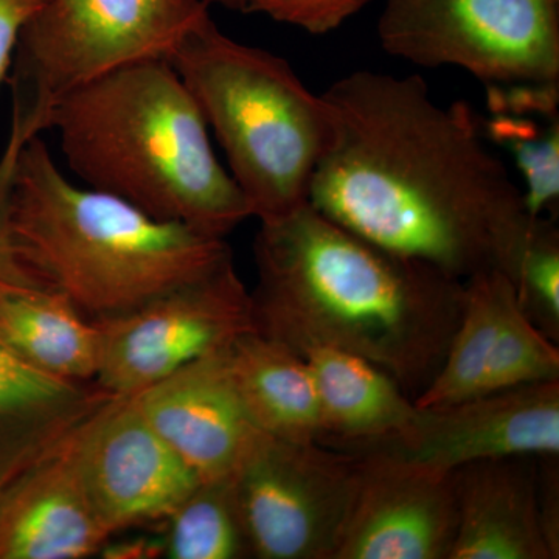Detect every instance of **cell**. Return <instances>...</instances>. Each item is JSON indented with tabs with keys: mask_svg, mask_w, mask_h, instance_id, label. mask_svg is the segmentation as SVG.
<instances>
[{
	"mask_svg": "<svg viewBox=\"0 0 559 559\" xmlns=\"http://www.w3.org/2000/svg\"><path fill=\"white\" fill-rule=\"evenodd\" d=\"M333 140L308 202L390 252L460 282L514 283L535 219L468 103L443 108L419 75L358 70L323 92Z\"/></svg>",
	"mask_w": 559,
	"mask_h": 559,
	"instance_id": "1",
	"label": "cell"
},
{
	"mask_svg": "<svg viewBox=\"0 0 559 559\" xmlns=\"http://www.w3.org/2000/svg\"><path fill=\"white\" fill-rule=\"evenodd\" d=\"M259 333L310 334L369 360L417 400L462 318L465 282L374 245L310 202L260 221L253 241Z\"/></svg>",
	"mask_w": 559,
	"mask_h": 559,
	"instance_id": "2",
	"label": "cell"
},
{
	"mask_svg": "<svg viewBox=\"0 0 559 559\" xmlns=\"http://www.w3.org/2000/svg\"><path fill=\"white\" fill-rule=\"evenodd\" d=\"M49 130L84 186L153 218L218 238L252 218L170 60L134 62L70 92Z\"/></svg>",
	"mask_w": 559,
	"mask_h": 559,
	"instance_id": "3",
	"label": "cell"
},
{
	"mask_svg": "<svg viewBox=\"0 0 559 559\" xmlns=\"http://www.w3.org/2000/svg\"><path fill=\"white\" fill-rule=\"evenodd\" d=\"M13 224L28 266L91 320L138 310L234 259L226 238L76 186L43 135L22 146Z\"/></svg>",
	"mask_w": 559,
	"mask_h": 559,
	"instance_id": "4",
	"label": "cell"
},
{
	"mask_svg": "<svg viewBox=\"0 0 559 559\" xmlns=\"http://www.w3.org/2000/svg\"><path fill=\"white\" fill-rule=\"evenodd\" d=\"M216 139L253 218L307 204L312 176L333 140V116L285 58L248 46L202 20L171 57Z\"/></svg>",
	"mask_w": 559,
	"mask_h": 559,
	"instance_id": "5",
	"label": "cell"
},
{
	"mask_svg": "<svg viewBox=\"0 0 559 559\" xmlns=\"http://www.w3.org/2000/svg\"><path fill=\"white\" fill-rule=\"evenodd\" d=\"M209 9L204 0H47L22 31L7 79L11 130L31 142L70 92L134 62L171 60Z\"/></svg>",
	"mask_w": 559,
	"mask_h": 559,
	"instance_id": "6",
	"label": "cell"
},
{
	"mask_svg": "<svg viewBox=\"0 0 559 559\" xmlns=\"http://www.w3.org/2000/svg\"><path fill=\"white\" fill-rule=\"evenodd\" d=\"M378 38L390 57L485 86L559 81V0H384Z\"/></svg>",
	"mask_w": 559,
	"mask_h": 559,
	"instance_id": "7",
	"label": "cell"
},
{
	"mask_svg": "<svg viewBox=\"0 0 559 559\" xmlns=\"http://www.w3.org/2000/svg\"><path fill=\"white\" fill-rule=\"evenodd\" d=\"M358 476V455L264 436L235 491L257 559H334Z\"/></svg>",
	"mask_w": 559,
	"mask_h": 559,
	"instance_id": "8",
	"label": "cell"
},
{
	"mask_svg": "<svg viewBox=\"0 0 559 559\" xmlns=\"http://www.w3.org/2000/svg\"><path fill=\"white\" fill-rule=\"evenodd\" d=\"M95 322L102 330L95 384L116 396L135 395L257 331L252 299L234 259L138 310Z\"/></svg>",
	"mask_w": 559,
	"mask_h": 559,
	"instance_id": "9",
	"label": "cell"
},
{
	"mask_svg": "<svg viewBox=\"0 0 559 559\" xmlns=\"http://www.w3.org/2000/svg\"><path fill=\"white\" fill-rule=\"evenodd\" d=\"M80 457L87 492L110 538L164 524L200 481L131 395L112 396L87 419Z\"/></svg>",
	"mask_w": 559,
	"mask_h": 559,
	"instance_id": "10",
	"label": "cell"
},
{
	"mask_svg": "<svg viewBox=\"0 0 559 559\" xmlns=\"http://www.w3.org/2000/svg\"><path fill=\"white\" fill-rule=\"evenodd\" d=\"M356 455L355 492L334 559H450L455 536L450 473L392 451Z\"/></svg>",
	"mask_w": 559,
	"mask_h": 559,
	"instance_id": "11",
	"label": "cell"
},
{
	"mask_svg": "<svg viewBox=\"0 0 559 559\" xmlns=\"http://www.w3.org/2000/svg\"><path fill=\"white\" fill-rule=\"evenodd\" d=\"M378 450L450 471L474 460L559 455V381L480 393L418 407L406 436Z\"/></svg>",
	"mask_w": 559,
	"mask_h": 559,
	"instance_id": "12",
	"label": "cell"
},
{
	"mask_svg": "<svg viewBox=\"0 0 559 559\" xmlns=\"http://www.w3.org/2000/svg\"><path fill=\"white\" fill-rule=\"evenodd\" d=\"M229 348L187 364L131 395L200 480L234 477L266 436L242 403L231 377Z\"/></svg>",
	"mask_w": 559,
	"mask_h": 559,
	"instance_id": "13",
	"label": "cell"
},
{
	"mask_svg": "<svg viewBox=\"0 0 559 559\" xmlns=\"http://www.w3.org/2000/svg\"><path fill=\"white\" fill-rule=\"evenodd\" d=\"M86 421L0 489V559L90 558L112 539L81 471Z\"/></svg>",
	"mask_w": 559,
	"mask_h": 559,
	"instance_id": "14",
	"label": "cell"
},
{
	"mask_svg": "<svg viewBox=\"0 0 559 559\" xmlns=\"http://www.w3.org/2000/svg\"><path fill=\"white\" fill-rule=\"evenodd\" d=\"M270 340L293 349L310 370L322 411L320 444L356 454L406 436L417 406L385 371L300 331Z\"/></svg>",
	"mask_w": 559,
	"mask_h": 559,
	"instance_id": "15",
	"label": "cell"
},
{
	"mask_svg": "<svg viewBox=\"0 0 559 559\" xmlns=\"http://www.w3.org/2000/svg\"><path fill=\"white\" fill-rule=\"evenodd\" d=\"M450 559H554L540 525L538 457L474 460L450 471Z\"/></svg>",
	"mask_w": 559,
	"mask_h": 559,
	"instance_id": "16",
	"label": "cell"
},
{
	"mask_svg": "<svg viewBox=\"0 0 559 559\" xmlns=\"http://www.w3.org/2000/svg\"><path fill=\"white\" fill-rule=\"evenodd\" d=\"M112 396L33 369L0 342V489Z\"/></svg>",
	"mask_w": 559,
	"mask_h": 559,
	"instance_id": "17",
	"label": "cell"
},
{
	"mask_svg": "<svg viewBox=\"0 0 559 559\" xmlns=\"http://www.w3.org/2000/svg\"><path fill=\"white\" fill-rule=\"evenodd\" d=\"M487 114L479 116L488 143L513 157L524 179L532 219H557L559 207V81L488 84Z\"/></svg>",
	"mask_w": 559,
	"mask_h": 559,
	"instance_id": "18",
	"label": "cell"
},
{
	"mask_svg": "<svg viewBox=\"0 0 559 559\" xmlns=\"http://www.w3.org/2000/svg\"><path fill=\"white\" fill-rule=\"evenodd\" d=\"M0 342L33 369L72 382H95L102 330L60 290H0Z\"/></svg>",
	"mask_w": 559,
	"mask_h": 559,
	"instance_id": "19",
	"label": "cell"
},
{
	"mask_svg": "<svg viewBox=\"0 0 559 559\" xmlns=\"http://www.w3.org/2000/svg\"><path fill=\"white\" fill-rule=\"evenodd\" d=\"M229 366L246 409L266 436L319 443L323 425L318 390L293 349L250 331L230 345Z\"/></svg>",
	"mask_w": 559,
	"mask_h": 559,
	"instance_id": "20",
	"label": "cell"
},
{
	"mask_svg": "<svg viewBox=\"0 0 559 559\" xmlns=\"http://www.w3.org/2000/svg\"><path fill=\"white\" fill-rule=\"evenodd\" d=\"M513 285L502 272L474 275L465 282L462 318L429 388L415 406H444L479 395L489 353L498 331L503 296Z\"/></svg>",
	"mask_w": 559,
	"mask_h": 559,
	"instance_id": "21",
	"label": "cell"
},
{
	"mask_svg": "<svg viewBox=\"0 0 559 559\" xmlns=\"http://www.w3.org/2000/svg\"><path fill=\"white\" fill-rule=\"evenodd\" d=\"M160 527L162 558H253L234 477L198 481Z\"/></svg>",
	"mask_w": 559,
	"mask_h": 559,
	"instance_id": "22",
	"label": "cell"
},
{
	"mask_svg": "<svg viewBox=\"0 0 559 559\" xmlns=\"http://www.w3.org/2000/svg\"><path fill=\"white\" fill-rule=\"evenodd\" d=\"M546 381H559L558 344L525 318L511 285L500 307L498 331L479 395Z\"/></svg>",
	"mask_w": 559,
	"mask_h": 559,
	"instance_id": "23",
	"label": "cell"
},
{
	"mask_svg": "<svg viewBox=\"0 0 559 559\" xmlns=\"http://www.w3.org/2000/svg\"><path fill=\"white\" fill-rule=\"evenodd\" d=\"M525 318L555 344L559 342V229L555 218L535 219L514 278Z\"/></svg>",
	"mask_w": 559,
	"mask_h": 559,
	"instance_id": "24",
	"label": "cell"
},
{
	"mask_svg": "<svg viewBox=\"0 0 559 559\" xmlns=\"http://www.w3.org/2000/svg\"><path fill=\"white\" fill-rule=\"evenodd\" d=\"M25 140L10 130L0 154V290L49 288L22 257L13 224V189Z\"/></svg>",
	"mask_w": 559,
	"mask_h": 559,
	"instance_id": "25",
	"label": "cell"
},
{
	"mask_svg": "<svg viewBox=\"0 0 559 559\" xmlns=\"http://www.w3.org/2000/svg\"><path fill=\"white\" fill-rule=\"evenodd\" d=\"M371 2L373 0H252L248 14H264L311 35H325Z\"/></svg>",
	"mask_w": 559,
	"mask_h": 559,
	"instance_id": "26",
	"label": "cell"
},
{
	"mask_svg": "<svg viewBox=\"0 0 559 559\" xmlns=\"http://www.w3.org/2000/svg\"><path fill=\"white\" fill-rule=\"evenodd\" d=\"M47 0H0V86L9 79L21 33Z\"/></svg>",
	"mask_w": 559,
	"mask_h": 559,
	"instance_id": "27",
	"label": "cell"
},
{
	"mask_svg": "<svg viewBox=\"0 0 559 559\" xmlns=\"http://www.w3.org/2000/svg\"><path fill=\"white\" fill-rule=\"evenodd\" d=\"M559 455L538 457V506L547 546L559 558Z\"/></svg>",
	"mask_w": 559,
	"mask_h": 559,
	"instance_id": "28",
	"label": "cell"
},
{
	"mask_svg": "<svg viewBox=\"0 0 559 559\" xmlns=\"http://www.w3.org/2000/svg\"><path fill=\"white\" fill-rule=\"evenodd\" d=\"M102 557L114 559H151L162 558L160 536H142L130 543H106L103 547Z\"/></svg>",
	"mask_w": 559,
	"mask_h": 559,
	"instance_id": "29",
	"label": "cell"
},
{
	"mask_svg": "<svg viewBox=\"0 0 559 559\" xmlns=\"http://www.w3.org/2000/svg\"><path fill=\"white\" fill-rule=\"evenodd\" d=\"M204 2H207L209 5H219L226 10L248 14L249 5L252 0H204Z\"/></svg>",
	"mask_w": 559,
	"mask_h": 559,
	"instance_id": "30",
	"label": "cell"
}]
</instances>
